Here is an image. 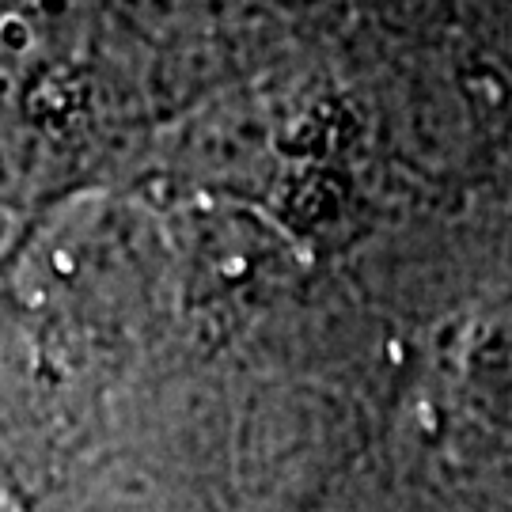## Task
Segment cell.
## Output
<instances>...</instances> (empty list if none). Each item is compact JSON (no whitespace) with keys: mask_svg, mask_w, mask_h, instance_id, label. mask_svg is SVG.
Masks as SVG:
<instances>
[{"mask_svg":"<svg viewBox=\"0 0 512 512\" xmlns=\"http://www.w3.org/2000/svg\"><path fill=\"white\" fill-rule=\"evenodd\" d=\"M4 84H8V76H4V73H0V88H4Z\"/></svg>","mask_w":512,"mask_h":512,"instance_id":"cell-3","label":"cell"},{"mask_svg":"<svg viewBox=\"0 0 512 512\" xmlns=\"http://www.w3.org/2000/svg\"><path fill=\"white\" fill-rule=\"evenodd\" d=\"M0 42L8 46V50H27L31 46V27H27V19L19 16H4L0 19Z\"/></svg>","mask_w":512,"mask_h":512,"instance_id":"cell-2","label":"cell"},{"mask_svg":"<svg viewBox=\"0 0 512 512\" xmlns=\"http://www.w3.org/2000/svg\"><path fill=\"white\" fill-rule=\"evenodd\" d=\"M80 110H84V80H76L73 73L57 69V73L38 76L27 92V114L46 129L73 126Z\"/></svg>","mask_w":512,"mask_h":512,"instance_id":"cell-1","label":"cell"}]
</instances>
